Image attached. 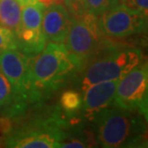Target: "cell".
Returning a JSON list of instances; mask_svg holds the SVG:
<instances>
[{"label":"cell","instance_id":"obj_1","mask_svg":"<svg viewBox=\"0 0 148 148\" xmlns=\"http://www.w3.org/2000/svg\"><path fill=\"white\" fill-rule=\"evenodd\" d=\"M75 66L62 43L47 42L38 54L28 57L30 103H38L67 83Z\"/></svg>","mask_w":148,"mask_h":148},{"label":"cell","instance_id":"obj_2","mask_svg":"<svg viewBox=\"0 0 148 148\" xmlns=\"http://www.w3.org/2000/svg\"><path fill=\"white\" fill-rule=\"evenodd\" d=\"M96 145L104 148L144 147L146 145V121L137 112L109 107L91 119Z\"/></svg>","mask_w":148,"mask_h":148},{"label":"cell","instance_id":"obj_3","mask_svg":"<svg viewBox=\"0 0 148 148\" xmlns=\"http://www.w3.org/2000/svg\"><path fill=\"white\" fill-rule=\"evenodd\" d=\"M143 61L140 48L115 40L75 70L81 90L101 82L121 80Z\"/></svg>","mask_w":148,"mask_h":148},{"label":"cell","instance_id":"obj_4","mask_svg":"<svg viewBox=\"0 0 148 148\" xmlns=\"http://www.w3.org/2000/svg\"><path fill=\"white\" fill-rule=\"evenodd\" d=\"M115 40L102 33L96 16L85 12L78 16H71L69 31L63 44L76 70Z\"/></svg>","mask_w":148,"mask_h":148},{"label":"cell","instance_id":"obj_5","mask_svg":"<svg viewBox=\"0 0 148 148\" xmlns=\"http://www.w3.org/2000/svg\"><path fill=\"white\" fill-rule=\"evenodd\" d=\"M66 115L56 110L51 115L37 117L11 129L2 137L0 144L11 148H55L58 147Z\"/></svg>","mask_w":148,"mask_h":148},{"label":"cell","instance_id":"obj_6","mask_svg":"<svg viewBox=\"0 0 148 148\" xmlns=\"http://www.w3.org/2000/svg\"><path fill=\"white\" fill-rule=\"evenodd\" d=\"M148 66L143 61L119 80L112 105L137 112L147 119Z\"/></svg>","mask_w":148,"mask_h":148},{"label":"cell","instance_id":"obj_7","mask_svg":"<svg viewBox=\"0 0 148 148\" xmlns=\"http://www.w3.org/2000/svg\"><path fill=\"white\" fill-rule=\"evenodd\" d=\"M97 21L102 33L114 40L143 34L147 27V16L123 3L98 16Z\"/></svg>","mask_w":148,"mask_h":148},{"label":"cell","instance_id":"obj_8","mask_svg":"<svg viewBox=\"0 0 148 148\" xmlns=\"http://www.w3.org/2000/svg\"><path fill=\"white\" fill-rule=\"evenodd\" d=\"M28 57L17 49H9L0 53V70L9 80L16 96L31 104L28 88Z\"/></svg>","mask_w":148,"mask_h":148},{"label":"cell","instance_id":"obj_9","mask_svg":"<svg viewBox=\"0 0 148 148\" xmlns=\"http://www.w3.org/2000/svg\"><path fill=\"white\" fill-rule=\"evenodd\" d=\"M118 82V80H114L97 83L82 90L84 95L82 94L83 104L81 111H83L86 117L91 120L96 114L112 105Z\"/></svg>","mask_w":148,"mask_h":148},{"label":"cell","instance_id":"obj_10","mask_svg":"<svg viewBox=\"0 0 148 148\" xmlns=\"http://www.w3.org/2000/svg\"><path fill=\"white\" fill-rule=\"evenodd\" d=\"M71 20V14L63 4H51L43 11L41 30L47 42L64 43Z\"/></svg>","mask_w":148,"mask_h":148},{"label":"cell","instance_id":"obj_11","mask_svg":"<svg viewBox=\"0 0 148 148\" xmlns=\"http://www.w3.org/2000/svg\"><path fill=\"white\" fill-rule=\"evenodd\" d=\"M28 106L16 96L9 80L0 70V116L16 119L26 111Z\"/></svg>","mask_w":148,"mask_h":148},{"label":"cell","instance_id":"obj_12","mask_svg":"<svg viewBox=\"0 0 148 148\" xmlns=\"http://www.w3.org/2000/svg\"><path fill=\"white\" fill-rule=\"evenodd\" d=\"M82 104V93L71 90L64 91L59 100L60 110L66 115H75L79 111H81Z\"/></svg>","mask_w":148,"mask_h":148},{"label":"cell","instance_id":"obj_13","mask_svg":"<svg viewBox=\"0 0 148 148\" xmlns=\"http://www.w3.org/2000/svg\"><path fill=\"white\" fill-rule=\"evenodd\" d=\"M120 3V0H85V11L98 16Z\"/></svg>","mask_w":148,"mask_h":148},{"label":"cell","instance_id":"obj_14","mask_svg":"<svg viewBox=\"0 0 148 148\" xmlns=\"http://www.w3.org/2000/svg\"><path fill=\"white\" fill-rule=\"evenodd\" d=\"M9 49H17L16 35L10 29L0 25V53Z\"/></svg>","mask_w":148,"mask_h":148},{"label":"cell","instance_id":"obj_15","mask_svg":"<svg viewBox=\"0 0 148 148\" xmlns=\"http://www.w3.org/2000/svg\"><path fill=\"white\" fill-rule=\"evenodd\" d=\"M64 4L71 16H78L85 13V0H64Z\"/></svg>","mask_w":148,"mask_h":148},{"label":"cell","instance_id":"obj_16","mask_svg":"<svg viewBox=\"0 0 148 148\" xmlns=\"http://www.w3.org/2000/svg\"><path fill=\"white\" fill-rule=\"evenodd\" d=\"M124 5L148 16V0H121Z\"/></svg>","mask_w":148,"mask_h":148},{"label":"cell","instance_id":"obj_17","mask_svg":"<svg viewBox=\"0 0 148 148\" xmlns=\"http://www.w3.org/2000/svg\"><path fill=\"white\" fill-rule=\"evenodd\" d=\"M18 1L22 6H24V5H27V4H31V3L37 2L38 0H18Z\"/></svg>","mask_w":148,"mask_h":148},{"label":"cell","instance_id":"obj_18","mask_svg":"<svg viewBox=\"0 0 148 148\" xmlns=\"http://www.w3.org/2000/svg\"><path fill=\"white\" fill-rule=\"evenodd\" d=\"M120 1H121V0H120Z\"/></svg>","mask_w":148,"mask_h":148}]
</instances>
